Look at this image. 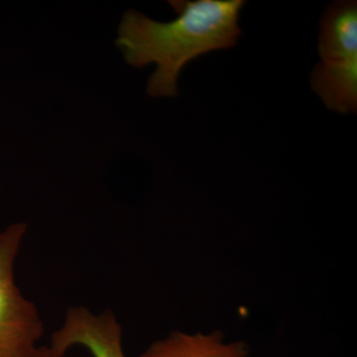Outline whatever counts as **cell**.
<instances>
[{
    "instance_id": "cell-2",
    "label": "cell",
    "mask_w": 357,
    "mask_h": 357,
    "mask_svg": "<svg viewBox=\"0 0 357 357\" xmlns=\"http://www.w3.org/2000/svg\"><path fill=\"white\" fill-rule=\"evenodd\" d=\"M26 232L24 222L0 232V357L30 356L44 335L38 310L21 294L14 279V264Z\"/></svg>"
},
{
    "instance_id": "cell-5",
    "label": "cell",
    "mask_w": 357,
    "mask_h": 357,
    "mask_svg": "<svg viewBox=\"0 0 357 357\" xmlns=\"http://www.w3.org/2000/svg\"><path fill=\"white\" fill-rule=\"evenodd\" d=\"M249 347L243 340L227 342L222 331L189 333L174 331L155 340L138 357H248Z\"/></svg>"
},
{
    "instance_id": "cell-4",
    "label": "cell",
    "mask_w": 357,
    "mask_h": 357,
    "mask_svg": "<svg viewBox=\"0 0 357 357\" xmlns=\"http://www.w3.org/2000/svg\"><path fill=\"white\" fill-rule=\"evenodd\" d=\"M319 55L330 64L357 62L356 1H335L326 9L319 23Z\"/></svg>"
},
{
    "instance_id": "cell-7",
    "label": "cell",
    "mask_w": 357,
    "mask_h": 357,
    "mask_svg": "<svg viewBox=\"0 0 357 357\" xmlns=\"http://www.w3.org/2000/svg\"><path fill=\"white\" fill-rule=\"evenodd\" d=\"M27 357H66L64 356H56L55 354H53L49 349V347H37L36 349H35L34 351L32 352L30 356H28Z\"/></svg>"
},
{
    "instance_id": "cell-6",
    "label": "cell",
    "mask_w": 357,
    "mask_h": 357,
    "mask_svg": "<svg viewBox=\"0 0 357 357\" xmlns=\"http://www.w3.org/2000/svg\"><path fill=\"white\" fill-rule=\"evenodd\" d=\"M311 86L328 109L342 114L357 112V63L319 62L312 70Z\"/></svg>"
},
{
    "instance_id": "cell-3",
    "label": "cell",
    "mask_w": 357,
    "mask_h": 357,
    "mask_svg": "<svg viewBox=\"0 0 357 357\" xmlns=\"http://www.w3.org/2000/svg\"><path fill=\"white\" fill-rule=\"evenodd\" d=\"M74 347H84L93 357H126L121 324L109 310L100 314L84 307L68 310L48 347L56 356H64Z\"/></svg>"
},
{
    "instance_id": "cell-1",
    "label": "cell",
    "mask_w": 357,
    "mask_h": 357,
    "mask_svg": "<svg viewBox=\"0 0 357 357\" xmlns=\"http://www.w3.org/2000/svg\"><path fill=\"white\" fill-rule=\"evenodd\" d=\"M178 14L158 22L135 10L122 16L116 46L128 64L142 68L156 64L148 79L151 96H177L181 70L199 56L236 46L241 35L239 14L243 0L170 1Z\"/></svg>"
}]
</instances>
